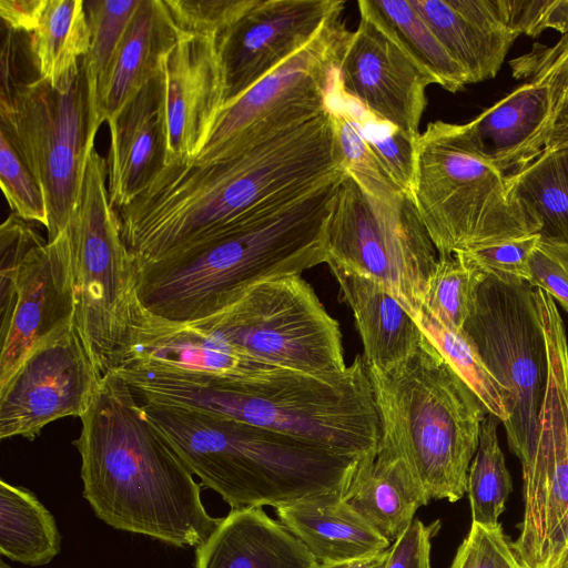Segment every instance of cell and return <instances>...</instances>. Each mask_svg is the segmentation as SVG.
I'll use <instances>...</instances> for the list:
<instances>
[{
  "label": "cell",
  "mask_w": 568,
  "mask_h": 568,
  "mask_svg": "<svg viewBox=\"0 0 568 568\" xmlns=\"http://www.w3.org/2000/svg\"><path fill=\"white\" fill-rule=\"evenodd\" d=\"M345 172L253 206L195 242L136 268V296L151 314L192 323L253 286L326 263V226Z\"/></svg>",
  "instance_id": "obj_1"
},
{
  "label": "cell",
  "mask_w": 568,
  "mask_h": 568,
  "mask_svg": "<svg viewBox=\"0 0 568 568\" xmlns=\"http://www.w3.org/2000/svg\"><path fill=\"white\" fill-rule=\"evenodd\" d=\"M342 172L326 110L222 160L164 165L118 211L122 235L138 268L272 196Z\"/></svg>",
  "instance_id": "obj_2"
},
{
  "label": "cell",
  "mask_w": 568,
  "mask_h": 568,
  "mask_svg": "<svg viewBox=\"0 0 568 568\" xmlns=\"http://www.w3.org/2000/svg\"><path fill=\"white\" fill-rule=\"evenodd\" d=\"M80 418L83 497L101 520L179 547L210 537L222 518L209 515L194 475L120 375H103Z\"/></svg>",
  "instance_id": "obj_3"
},
{
  "label": "cell",
  "mask_w": 568,
  "mask_h": 568,
  "mask_svg": "<svg viewBox=\"0 0 568 568\" xmlns=\"http://www.w3.org/2000/svg\"><path fill=\"white\" fill-rule=\"evenodd\" d=\"M114 372L141 403L235 419L342 456L366 457L378 450L381 423L363 355L334 376L278 367L245 378L132 366Z\"/></svg>",
  "instance_id": "obj_4"
},
{
  "label": "cell",
  "mask_w": 568,
  "mask_h": 568,
  "mask_svg": "<svg viewBox=\"0 0 568 568\" xmlns=\"http://www.w3.org/2000/svg\"><path fill=\"white\" fill-rule=\"evenodd\" d=\"M141 404L191 473L232 509L344 498L368 457L337 455L263 427L199 410Z\"/></svg>",
  "instance_id": "obj_5"
},
{
  "label": "cell",
  "mask_w": 568,
  "mask_h": 568,
  "mask_svg": "<svg viewBox=\"0 0 568 568\" xmlns=\"http://www.w3.org/2000/svg\"><path fill=\"white\" fill-rule=\"evenodd\" d=\"M368 373L378 448L406 464L429 501L463 498L487 414L477 396L425 335L405 359Z\"/></svg>",
  "instance_id": "obj_6"
},
{
  "label": "cell",
  "mask_w": 568,
  "mask_h": 568,
  "mask_svg": "<svg viewBox=\"0 0 568 568\" xmlns=\"http://www.w3.org/2000/svg\"><path fill=\"white\" fill-rule=\"evenodd\" d=\"M412 199L438 255L540 231L463 124L437 120L418 135Z\"/></svg>",
  "instance_id": "obj_7"
},
{
  "label": "cell",
  "mask_w": 568,
  "mask_h": 568,
  "mask_svg": "<svg viewBox=\"0 0 568 568\" xmlns=\"http://www.w3.org/2000/svg\"><path fill=\"white\" fill-rule=\"evenodd\" d=\"M0 119V130L41 186L48 241H53L68 227L78 204L102 124L83 61L63 90L54 89L39 74L22 80L1 62Z\"/></svg>",
  "instance_id": "obj_8"
},
{
  "label": "cell",
  "mask_w": 568,
  "mask_h": 568,
  "mask_svg": "<svg viewBox=\"0 0 568 568\" xmlns=\"http://www.w3.org/2000/svg\"><path fill=\"white\" fill-rule=\"evenodd\" d=\"M108 164L92 150L70 219L75 325L95 365L113 371L125 348L136 296V265L106 186Z\"/></svg>",
  "instance_id": "obj_9"
},
{
  "label": "cell",
  "mask_w": 568,
  "mask_h": 568,
  "mask_svg": "<svg viewBox=\"0 0 568 568\" xmlns=\"http://www.w3.org/2000/svg\"><path fill=\"white\" fill-rule=\"evenodd\" d=\"M547 381L537 432L520 462L524 515L511 547L523 568H560L568 554V339L556 302L535 290Z\"/></svg>",
  "instance_id": "obj_10"
},
{
  "label": "cell",
  "mask_w": 568,
  "mask_h": 568,
  "mask_svg": "<svg viewBox=\"0 0 568 568\" xmlns=\"http://www.w3.org/2000/svg\"><path fill=\"white\" fill-rule=\"evenodd\" d=\"M187 324L267 366L318 376L347 367L338 322L297 274L262 282L221 312Z\"/></svg>",
  "instance_id": "obj_11"
},
{
  "label": "cell",
  "mask_w": 568,
  "mask_h": 568,
  "mask_svg": "<svg viewBox=\"0 0 568 568\" xmlns=\"http://www.w3.org/2000/svg\"><path fill=\"white\" fill-rule=\"evenodd\" d=\"M326 263L371 277L413 315L423 305L438 252L410 195L385 203L347 173L337 185L326 226Z\"/></svg>",
  "instance_id": "obj_12"
},
{
  "label": "cell",
  "mask_w": 568,
  "mask_h": 568,
  "mask_svg": "<svg viewBox=\"0 0 568 568\" xmlns=\"http://www.w3.org/2000/svg\"><path fill=\"white\" fill-rule=\"evenodd\" d=\"M463 329L510 396V418L503 425L510 452L523 462L535 440L547 381L535 288L528 282L504 283L487 276Z\"/></svg>",
  "instance_id": "obj_13"
},
{
  "label": "cell",
  "mask_w": 568,
  "mask_h": 568,
  "mask_svg": "<svg viewBox=\"0 0 568 568\" xmlns=\"http://www.w3.org/2000/svg\"><path fill=\"white\" fill-rule=\"evenodd\" d=\"M342 13L302 50L224 105L191 163L207 164L302 124L327 110V98L351 31Z\"/></svg>",
  "instance_id": "obj_14"
},
{
  "label": "cell",
  "mask_w": 568,
  "mask_h": 568,
  "mask_svg": "<svg viewBox=\"0 0 568 568\" xmlns=\"http://www.w3.org/2000/svg\"><path fill=\"white\" fill-rule=\"evenodd\" d=\"M103 375L72 321L39 342L0 385V438L33 440L48 424L81 417Z\"/></svg>",
  "instance_id": "obj_15"
},
{
  "label": "cell",
  "mask_w": 568,
  "mask_h": 568,
  "mask_svg": "<svg viewBox=\"0 0 568 568\" xmlns=\"http://www.w3.org/2000/svg\"><path fill=\"white\" fill-rule=\"evenodd\" d=\"M343 10L341 0H253L216 37L224 105L307 45Z\"/></svg>",
  "instance_id": "obj_16"
},
{
  "label": "cell",
  "mask_w": 568,
  "mask_h": 568,
  "mask_svg": "<svg viewBox=\"0 0 568 568\" xmlns=\"http://www.w3.org/2000/svg\"><path fill=\"white\" fill-rule=\"evenodd\" d=\"M359 14L338 64L341 88L371 113L417 139L426 88L436 82L381 22L364 11Z\"/></svg>",
  "instance_id": "obj_17"
},
{
  "label": "cell",
  "mask_w": 568,
  "mask_h": 568,
  "mask_svg": "<svg viewBox=\"0 0 568 568\" xmlns=\"http://www.w3.org/2000/svg\"><path fill=\"white\" fill-rule=\"evenodd\" d=\"M0 313L2 385L39 342L74 321L73 257L68 227L28 255Z\"/></svg>",
  "instance_id": "obj_18"
},
{
  "label": "cell",
  "mask_w": 568,
  "mask_h": 568,
  "mask_svg": "<svg viewBox=\"0 0 568 568\" xmlns=\"http://www.w3.org/2000/svg\"><path fill=\"white\" fill-rule=\"evenodd\" d=\"M164 165L190 163L206 143L225 104L216 37L176 32L161 61Z\"/></svg>",
  "instance_id": "obj_19"
},
{
  "label": "cell",
  "mask_w": 568,
  "mask_h": 568,
  "mask_svg": "<svg viewBox=\"0 0 568 568\" xmlns=\"http://www.w3.org/2000/svg\"><path fill=\"white\" fill-rule=\"evenodd\" d=\"M123 366L220 378H245L274 368L187 323L151 314L139 300L134 303L129 338L115 368Z\"/></svg>",
  "instance_id": "obj_20"
},
{
  "label": "cell",
  "mask_w": 568,
  "mask_h": 568,
  "mask_svg": "<svg viewBox=\"0 0 568 568\" xmlns=\"http://www.w3.org/2000/svg\"><path fill=\"white\" fill-rule=\"evenodd\" d=\"M108 124V192L111 205L119 211L131 203L164 166L161 68Z\"/></svg>",
  "instance_id": "obj_21"
},
{
  "label": "cell",
  "mask_w": 568,
  "mask_h": 568,
  "mask_svg": "<svg viewBox=\"0 0 568 568\" xmlns=\"http://www.w3.org/2000/svg\"><path fill=\"white\" fill-rule=\"evenodd\" d=\"M550 114L547 88L530 79L463 125L477 152L510 180L545 153Z\"/></svg>",
  "instance_id": "obj_22"
},
{
  "label": "cell",
  "mask_w": 568,
  "mask_h": 568,
  "mask_svg": "<svg viewBox=\"0 0 568 568\" xmlns=\"http://www.w3.org/2000/svg\"><path fill=\"white\" fill-rule=\"evenodd\" d=\"M469 83L495 78L519 37L505 22L497 0H410Z\"/></svg>",
  "instance_id": "obj_23"
},
{
  "label": "cell",
  "mask_w": 568,
  "mask_h": 568,
  "mask_svg": "<svg viewBox=\"0 0 568 568\" xmlns=\"http://www.w3.org/2000/svg\"><path fill=\"white\" fill-rule=\"evenodd\" d=\"M307 548L262 507L231 509L196 547L194 568H317Z\"/></svg>",
  "instance_id": "obj_24"
},
{
  "label": "cell",
  "mask_w": 568,
  "mask_h": 568,
  "mask_svg": "<svg viewBox=\"0 0 568 568\" xmlns=\"http://www.w3.org/2000/svg\"><path fill=\"white\" fill-rule=\"evenodd\" d=\"M352 308L369 369L383 372L409 356L424 339L413 315L377 281L326 263Z\"/></svg>",
  "instance_id": "obj_25"
},
{
  "label": "cell",
  "mask_w": 568,
  "mask_h": 568,
  "mask_svg": "<svg viewBox=\"0 0 568 568\" xmlns=\"http://www.w3.org/2000/svg\"><path fill=\"white\" fill-rule=\"evenodd\" d=\"M176 31L163 0H141L128 29L97 83L95 108L101 123L112 119L160 70Z\"/></svg>",
  "instance_id": "obj_26"
},
{
  "label": "cell",
  "mask_w": 568,
  "mask_h": 568,
  "mask_svg": "<svg viewBox=\"0 0 568 568\" xmlns=\"http://www.w3.org/2000/svg\"><path fill=\"white\" fill-rule=\"evenodd\" d=\"M275 510L280 521L318 565L352 560L389 548L390 541L343 498L302 500Z\"/></svg>",
  "instance_id": "obj_27"
},
{
  "label": "cell",
  "mask_w": 568,
  "mask_h": 568,
  "mask_svg": "<svg viewBox=\"0 0 568 568\" xmlns=\"http://www.w3.org/2000/svg\"><path fill=\"white\" fill-rule=\"evenodd\" d=\"M343 499L389 541H395L417 509L429 503L406 464L381 448L363 462Z\"/></svg>",
  "instance_id": "obj_28"
},
{
  "label": "cell",
  "mask_w": 568,
  "mask_h": 568,
  "mask_svg": "<svg viewBox=\"0 0 568 568\" xmlns=\"http://www.w3.org/2000/svg\"><path fill=\"white\" fill-rule=\"evenodd\" d=\"M90 48L84 0H47L30 37L38 74L54 89H65Z\"/></svg>",
  "instance_id": "obj_29"
},
{
  "label": "cell",
  "mask_w": 568,
  "mask_h": 568,
  "mask_svg": "<svg viewBox=\"0 0 568 568\" xmlns=\"http://www.w3.org/2000/svg\"><path fill=\"white\" fill-rule=\"evenodd\" d=\"M52 514L28 489L0 481V552L28 566L50 562L60 551Z\"/></svg>",
  "instance_id": "obj_30"
},
{
  "label": "cell",
  "mask_w": 568,
  "mask_h": 568,
  "mask_svg": "<svg viewBox=\"0 0 568 568\" xmlns=\"http://www.w3.org/2000/svg\"><path fill=\"white\" fill-rule=\"evenodd\" d=\"M358 10L381 22L405 51L449 92L469 84L467 73L449 54L410 0H359Z\"/></svg>",
  "instance_id": "obj_31"
},
{
  "label": "cell",
  "mask_w": 568,
  "mask_h": 568,
  "mask_svg": "<svg viewBox=\"0 0 568 568\" xmlns=\"http://www.w3.org/2000/svg\"><path fill=\"white\" fill-rule=\"evenodd\" d=\"M509 183L539 234L568 244V149L545 152Z\"/></svg>",
  "instance_id": "obj_32"
},
{
  "label": "cell",
  "mask_w": 568,
  "mask_h": 568,
  "mask_svg": "<svg viewBox=\"0 0 568 568\" xmlns=\"http://www.w3.org/2000/svg\"><path fill=\"white\" fill-rule=\"evenodd\" d=\"M327 110L341 169L372 196L388 204L402 202L407 194L387 172L348 112L342 99L337 72L327 98Z\"/></svg>",
  "instance_id": "obj_33"
},
{
  "label": "cell",
  "mask_w": 568,
  "mask_h": 568,
  "mask_svg": "<svg viewBox=\"0 0 568 568\" xmlns=\"http://www.w3.org/2000/svg\"><path fill=\"white\" fill-rule=\"evenodd\" d=\"M424 335L480 400L488 414L501 424L510 418V396L485 366L474 343L464 332L420 307L414 316Z\"/></svg>",
  "instance_id": "obj_34"
},
{
  "label": "cell",
  "mask_w": 568,
  "mask_h": 568,
  "mask_svg": "<svg viewBox=\"0 0 568 568\" xmlns=\"http://www.w3.org/2000/svg\"><path fill=\"white\" fill-rule=\"evenodd\" d=\"M501 423L486 414L479 435V444L468 470L467 494L471 523L483 526L499 525V517L513 491V480L500 448L497 428Z\"/></svg>",
  "instance_id": "obj_35"
},
{
  "label": "cell",
  "mask_w": 568,
  "mask_h": 568,
  "mask_svg": "<svg viewBox=\"0 0 568 568\" xmlns=\"http://www.w3.org/2000/svg\"><path fill=\"white\" fill-rule=\"evenodd\" d=\"M509 65L513 77L537 80L548 90L551 114L545 152L568 149V33L552 45L536 43Z\"/></svg>",
  "instance_id": "obj_36"
},
{
  "label": "cell",
  "mask_w": 568,
  "mask_h": 568,
  "mask_svg": "<svg viewBox=\"0 0 568 568\" xmlns=\"http://www.w3.org/2000/svg\"><path fill=\"white\" fill-rule=\"evenodd\" d=\"M486 277L464 252L438 255L422 307L445 324L463 329Z\"/></svg>",
  "instance_id": "obj_37"
},
{
  "label": "cell",
  "mask_w": 568,
  "mask_h": 568,
  "mask_svg": "<svg viewBox=\"0 0 568 568\" xmlns=\"http://www.w3.org/2000/svg\"><path fill=\"white\" fill-rule=\"evenodd\" d=\"M339 90L344 104L364 139L395 182L412 196L417 139L367 111L345 94L341 84Z\"/></svg>",
  "instance_id": "obj_38"
},
{
  "label": "cell",
  "mask_w": 568,
  "mask_h": 568,
  "mask_svg": "<svg viewBox=\"0 0 568 568\" xmlns=\"http://www.w3.org/2000/svg\"><path fill=\"white\" fill-rule=\"evenodd\" d=\"M140 3L141 0L84 1L90 48L82 61L94 93Z\"/></svg>",
  "instance_id": "obj_39"
},
{
  "label": "cell",
  "mask_w": 568,
  "mask_h": 568,
  "mask_svg": "<svg viewBox=\"0 0 568 568\" xmlns=\"http://www.w3.org/2000/svg\"><path fill=\"white\" fill-rule=\"evenodd\" d=\"M0 183L13 213L48 227L47 203L41 186L8 135L0 130Z\"/></svg>",
  "instance_id": "obj_40"
},
{
  "label": "cell",
  "mask_w": 568,
  "mask_h": 568,
  "mask_svg": "<svg viewBox=\"0 0 568 568\" xmlns=\"http://www.w3.org/2000/svg\"><path fill=\"white\" fill-rule=\"evenodd\" d=\"M176 32L217 37L253 0H163Z\"/></svg>",
  "instance_id": "obj_41"
},
{
  "label": "cell",
  "mask_w": 568,
  "mask_h": 568,
  "mask_svg": "<svg viewBox=\"0 0 568 568\" xmlns=\"http://www.w3.org/2000/svg\"><path fill=\"white\" fill-rule=\"evenodd\" d=\"M539 237L536 233L463 252L486 276L504 283H529V262Z\"/></svg>",
  "instance_id": "obj_42"
},
{
  "label": "cell",
  "mask_w": 568,
  "mask_h": 568,
  "mask_svg": "<svg viewBox=\"0 0 568 568\" xmlns=\"http://www.w3.org/2000/svg\"><path fill=\"white\" fill-rule=\"evenodd\" d=\"M449 568H523L501 525L471 523Z\"/></svg>",
  "instance_id": "obj_43"
},
{
  "label": "cell",
  "mask_w": 568,
  "mask_h": 568,
  "mask_svg": "<svg viewBox=\"0 0 568 568\" xmlns=\"http://www.w3.org/2000/svg\"><path fill=\"white\" fill-rule=\"evenodd\" d=\"M44 240L37 230L14 213L0 227V306L12 295L19 271L28 255Z\"/></svg>",
  "instance_id": "obj_44"
},
{
  "label": "cell",
  "mask_w": 568,
  "mask_h": 568,
  "mask_svg": "<svg viewBox=\"0 0 568 568\" xmlns=\"http://www.w3.org/2000/svg\"><path fill=\"white\" fill-rule=\"evenodd\" d=\"M506 24L518 36L546 30L568 33V0H497Z\"/></svg>",
  "instance_id": "obj_45"
},
{
  "label": "cell",
  "mask_w": 568,
  "mask_h": 568,
  "mask_svg": "<svg viewBox=\"0 0 568 568\" xmlns=\"http://www.w3.org/2000/svg\"><path fill=\"white\" fill-rule=\"evenodd\" d=\"M529 270V284L545 291L568 313V244L540 235Z\"/></svg>",
  "instance_id": "obj_46"
},
{
  "label": "cell",
  "mask_w": 568,
  "mask_h": 568,
  "mask_svg": "<svg viewBox=\"0 0 568 568\" xmlns=\"http://www.w3.org/2000/svg\"><path fill=\"white\" fill-rule=\"evenodd\" d=\"M439 528V520L425 525L423 521L414 519L389 547L385 568H432V539Z\"/></svg>",
  "instance_id": "obj_47"
},
{
  "label": "cell",
  "mask_w": 568,
  "mask_h": 568,
  "mask_svg": "<svg viewBox=\"0 0 568 568\" xmlns=\"http://www.w3.org/2000/svg\"><path fill=\"white\" fill-rule=\"evenodd\" d=\"M47 0H0V16L14 32L32 33L42 14Z\"/></svg>",
  "instance_id": "obj_48"
},
{
  "label": "cell",
  "mask_w": 568,
  "mask_h": 568,
  "mask_svg": "<svg viewBox=\"0 0 568 568\" xmlns=\"http://www.w3.org/2000/svg\"><path fill=\"white\" fill-rule=\"evenodd\" d=\"M389 548L377 554L335 564L318 565L317 568H385Z\"/></svg>",
  "instance_id": "obj_49"
},
{
  "label": "cell",
  "mask_w": 568,
  "mask_h": 568,
  "mask_svg": "<svg viewBox=\"0 0 568 568\" xmlns=\"http://www.w3.org/2000/svg\"><path fill=\"white\" fill-rule=\"evenodd\" d=\"M560 568H568V554H567V556L565 557V560H564V562L561 564Z\"/></svg>",
  "instance_id": "obj_50"
},
{
  "label": "cell",
  "mask_w": 568,
  "mask_h": 568,
  "mask_svg": "<svg viewBox=\"0 0 568 568\" xmlns=\"http://www.w3.org/2000/svg\"><path fill=\"white\" fill-rule=\"evenodd\" d=\"M0 568H12L9 565H7L3 560L0 561Z\"/></svg>",
  "instance_id": "obj_51"
}]
</instances>
